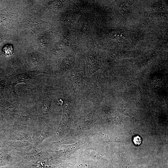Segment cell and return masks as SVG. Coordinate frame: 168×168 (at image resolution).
<instances>
[{"label": "cell", "instance_id": "3957f363", "mask_svg": "<svg viewBox=\"0 0 168 168\" xmlns=\"http://www.w3.org/2000/svg\"><path fill=\"white\" fill-rule=\"evenodd\" d=\"M26 102L16 103V107L13 121L14 123L34 130L39 122V115L35 104L29 105Z\"/></svg>", "mask_w": 168, "mask_h": 168}, {"label": "cell", "instance_id": "5b68a950", "mask_svg": "<svg viewBox=\"0 0 168 168\" xmlns=\"http://www.w3.org/2000/svg\"><path fill=\"white\" fill-rule=\"evenodd\" d=\"M33 131L29 127L14 123L3 133L1 137L2 141H32Z\"/></svg>", "mask_w": 168, "mask_h": 168}, {"label": "cell", "instance_id": "7c38bea8", "mask_svg": "<svg viewBox=\"0 0 168 168\" xmlns=\"http://www.w3.org/2000/svg\"><path fill=\"white\" fill-rule=\"evenodd\" d=\"M81 143L78 142L72 145H65L62 146L60 149L58 151L54 152L55 154H61L63 153L71 152L77 149L80 147Z\"/></svg>", "mask_w": 168, "mask_h": 168}, {"label": "cell", "instance_id": "7a4b0ae2", "mask_svg": "<svg viewBox=\"0 0 168 168\" xmlns=\"http://www.w3.org/2000/svg\"><path fill=\"white\" fill-rule=\"evenodd\" d=\"M19 23L20 30L28 29L35 35L47 30L49 26L48 22L42 20L32 9L27 0L20 15Z\"/></svg>", "mask_w": 168, "mask_h": 168}, {"label": "cell", "instance_id": "6da1fadb", "mask_svg": "<svg viewBox=\"0 0 168 168\" xmlns=\"http://www.w3.org/2000/svg\"><path fill=\"white\" fill-rule=\"evenodd\" d=\"M26 0L9 1L7 6L0 10V24L9 30H20L19 17Z\"/></svg>", "mask_w": 168, "mask_h": 168}, {"label": "cell", "instance_id": "e0dca14e", "mask_svg": "<svg viewBox=\"0 0 168 168\" xmlns=\"http://www.w3.org/2000/svg\"><path fill=\"white\" fill-rule=\"evenodd\" d=\"M6 76L4 72L0 69V80Z\"/></svg>", "mask_w": 168, "mask_h": 168}, {"label": "cell", "instance_id": "ba28073f", "mask_svg": "<svg viewBox=\"0 0 168 168\" xmlns=\"http://www.w3.org/2000/svg\"><path fill=\"white\" fill-rule=\"evenodd\" d=\"M45 121L44 119L39 118V122L33 130L32 138L33 147H37L49 135L50 128Z\"/></svg>", "mask_w": 168, "mask_h": 168}, {"label": "cell", "instance_id": "277c9868", "mask_svg": "<svg viewBox=\"0 0 168 168\" xmlns=\"http://www.w3.org/2000/svg\"><path fill=\"white\" fill-rule=\"evenodd\" d=\"M44 73L41 71L29 70L24 67L15 69L9 77L11 84L16 85L23 82L26 84V88L30 89L32 85L37 87L39 82L38 75Z\"/></svg>", "mask_w": 168, "mask_h": 168}, {"label": "cell", "instance_id": "8fae6325", "mask_svg": "<svg viewBox=\"0 0 168 168\" xmlns=\"http://www.w3.org/2000/svg\"><path fill=\"white\" fill-rule=\"evenodd\" d=\"M11 83L9 76L0 80V98H6L9 92Z\"/></svg>", "mask_w": 168, "mask_h": 168}, {"label": "cell", "instance_id": "ffe728a7", "mask_svg": "<svg viewBox=\"0 0 168 168\" xmlns=\"http://www.w3.org/2000/svg\"><path fill=\"white\" fill-rule=\"evenodd\" d=\"M2 31V30H0V33Z\"/></svg>", "mask_w": 168, "mask_h": 168}, {"label": "cell", "instance_id": "4fadbf2b", "mask_svg": "<svg viewBox=\"0 0 168 168\" xmlns=\"http://www.w3.org/2000/svg\"><path fill=\"white\" fill-rule=\"evenodd\" d=\"M9 168H36L30 165L21 161H15Z\"/></svg>", "mask_w": 168, "mask_h": 168}, {"label": "cell", "instance_id": "d6986e66", "mask_svg": "<svg viewBox=\"0 0 168 168\" xmlns=\"http://www.w3.org/2000/svg\"><path fill=\"white\" fill-rule=\"evenodd\" d=\"M9 166L0 167V168H9Z\"/></svg>", "mask_w": 168, "mask_h": 168}, {"label": "cell", "instance_id": "5bb4252c", "mask_svg": "<svg viewBox=\"0 0 168 168\" xmlns=\"http://www.w3.org/2000/svg\"><path fill=\"white\" fill-rule=\"evenodd\" d=\"M7 31H2L0 33V44L4 40H12L14 39L12 37V35Z\"/></svg>", "mask_w": 168, "mask_h": 168}, {"label": "cell", "instance_id": "8992f818", "mask_svg": "<svg viewBox=\"0 0 168 168\" xmlns=\"http://www.w3.org/2000/svg\"><path fill=\"white\" fill-rule=\"evenodd\" d=\"M25 49L23 57L24 67L30 71L44 72L45 60L43 54L30 46Z\"/></svg>", "mask_w": 168, "mask_h": 168}, {"label": "cell", "instance_id": "52a82bcc", "mask_svg": "<svg viewBox=\"0 0 168 168\" xmlns=\"http://www.w3.org/2000/svg\"><path fill=\"white\" fill-rule=\"evenodd\" d=\"M52 28L41 32L35 35L33 42L37 49H36L44 53L51 45L55 33Z\"/></svg>", "mask_w": 168, "mask_h": 168}, {"label": "cell", "instance_id": "9c48e42d", "mask_svg": "<svg viewBox=\"0 0 168 168\" xmlns=\"http://www.w3.org/2000/svg\"><path fill=\"white\" fill-rule=\"evenodd\" d=\"M16 103H12L5 98H0V113L9 120H13L16 108Z\"/></svg>", "mask_w": 168, "mask_h": 168}, {"label": "cell", "instance_id": "ac0fdd59", "mask_svg": "<svg viewBox=\"0 0 168 168\" xmlns=\"http://www.w3.org/2000/svg\"><path fill=\"white\" fill-rule=\"evenodd\" d=\"M57 103L58 105H61L63 104V101L61 99H59L57 100Z\"/></svg>", "mask_w": 168, "mask_h": 168}, {"label": "cell", "instance_id": "30bf717a", "mask_svg": "<svg viewBox=\"0 0 168 168\" xmlns=\"http://www.w3.org/2000/svg\"><path fill=\"white\" fill-rule=\"evenodd\" d=\"M15 161L12 153L2 147H0V167L9 166Z\"/></svg>", "mask_w": 168, "mask_h": 168}, {"label": "cell", "instance_id": "2e32d148", "mask_svg": "<svg viewBox=\"0 0 168 168\" xmlns=\"http://www.w3.org/2000/svg\"><path fill=\"white\" fill-rule=\"evenodd\" d=\"M141 138L138 136H136L134 137L133 142L136 145H139L141 142Z\"/></svg>", "mask_w": 168, "mask_h": 168}, {"label": "cell", "instance_id": "9a60e30c", "mask_svg": "<svg viewBox=\"0 0 168 168\" xmlns=\"http://www.w3.org/2000/svg\"><path fill=\"white\" fill-rule=\"evenodd\" d=\"M13 51V48L11 44H7L2 49V54L6 56L11 55Z\"/></svg>", "mask_w": 168, "mask_h": 168}]
</instances>
